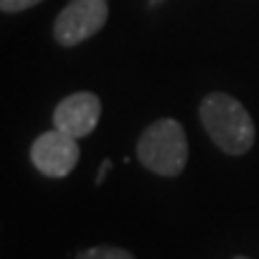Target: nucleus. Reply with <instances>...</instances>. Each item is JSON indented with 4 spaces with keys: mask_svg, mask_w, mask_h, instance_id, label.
<instances>
[{
    "mask_svg": "<svg viewBox=\"0 0 259 259\" xmlns=\"http://www.w3.org/2000/svg\"><path fill=\"white\" fill-rule=\"evenodd\" d=\"M29 154H31V163L38 173L48 178H65L77 168L82 149L77 144V137L56 127L38 135Z\"/></svg>",
    "mask_w": 259,
    "mask_h": 259,
    "instance_id": "nucleus-4",
    "label": "nucleus"
},
{
    "mask_svg": "<svg viewBox=\"0 0 259 259\" xmlns=\"http://www.w3.org/2000/svg\"><path fill=\"white\" fill-rule=\"evenodd\" d=\"M137 161L156 176H180L187 166V137L183 125L173 118L151 122L137 139Z\"/></svg>",
    "mask_w": 259,
    "mask_h": 259,
    "instance_id": "nucleus-2",
    "label": "nucleus"
},
{
    "mask_svg": "<svg viewBox=\"0 0 259 259\" xmlns=\"http://www.w3.org/2000/svg\"><path fill=\"white\" fill-rule=\"evenodd\" d=\"M235 259H250V257H235Z\"/></svg>",
    "mask_w": 259,
    "mask_h": 259,
    "instance_id": "nucleus-9",
    "label": "nucleus"
},
{
    "mask_svg": "<svg viewBox=\"0 0 259 259\" xmlns=\"http://www.w3.org/2000/svg\"><path fill=\"white\" fill-rule=\"evenodd\" d=\"M41 0H0V10L5 15H15V12H24V10L38 5Z\"/></svg>",
    "mask_w": 259,
    "mask_h": 259,
    "instance_id": "nucleus-7",
    "label": "nucleus"
},
{
    "mask_svg": "<svg viewBox=\"0 0 259 259\" xmlns=\"http://www.w3.org/2000/svg\"><path fill=\"white\" fill-rule=\"evenodd\" d=\"M199 118L211 142L228 156H242L254 147V120L235 96L211 92L202 99Z\"/></svg>",
    "mask_w": 259,
    "mask_h": 259,
    "instance_id": "nucleus-1",
    "label": "nucleus"
},
{
    "mask_svg": "<svg viewBox=\"0 0 259 259\" xmlns=\"http://www.w3.org/2000/svg\"><path fill=\"white\" fill-rule=\"evenodd\" d=\"M77 259H135V254L115 245H96V247H87L77 254Z\"/></svg>",
    "mask_w": 259,
    "mask_h": 259,
    "instance_id": "nucleus-6",
    "label": "nucleus"
},
{
    "mask_svg": "<svg viewBox=\"0 0 259 259\" xmlns=\"http://www.w3.org/2000/svg\"><path fill=\"white\" fill-rule=\"evenodd\" d=\"M108 170H111V161H103V163H101V170H99V178H96V185L101 183V180H103V176H106Z\"/></svg>",
    "mask_w": 259,
    "mask_h": 259,
    "instance_id": "nucleus-8",
    "label": "nucleus"
},
{
    "mask_svg": "<svg viewBox=\"0 0 259 259\" xmlns=\"http://www.w3.org/2000/svg\"><path fill=\"white\" fill-rule=\"evenodd\" d=\"M108 22V0H70L53 22V38L60 46H77L99 34Z\"/></svg>",
    "mask_w": 259,
    "mask_h": 259,
    "instance_id": "nucleus-3",
    "label": "nucleus"
},
{
    "mask_svg": "<svg viewBox=\"0 0 259 259\" xmlns=\"http://www.w3.org/2000/svg\"><path fill=\"white\" fill-rule=\"evenodd\" d=\"M101 118V99L92 92H74L65 96L53 111V125L72 137H89Z\"/></svg>",
    "mask_w": 259,
    "mask_h": 259,
    "instance_id": "nucleus-5",
    "label": "nucleus"
}]
</instances>
